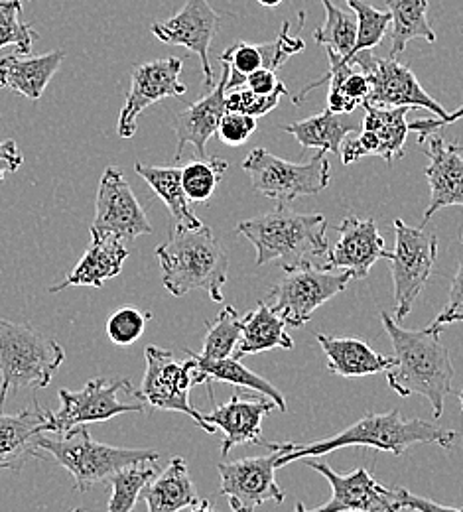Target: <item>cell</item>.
<instances>
[{
	"instance_id": "obj_1",
	"label": "cell",
	"mask_w": 463,
	"mask_h": 512,
	"mask_svg": "<svg viewBox=\"0 0 463 512\" xmlns=\"http://www.w3.org/2000/svg\"><path fill=\"white\" fill-rule=\"evenodd\" d=\"M381 321L393 341L397 359V365L387 371V383L402 398L424 396L432 406L434 418H442L444 400L456 377L450 351L440 339L444 327L430 323L418 331L404 329L387 312H381Z\"/></svg>"
},
{
	"instance_id": "obj_2",
	"label": "cell",
	"mask_w": 463,
	"mask_h": 512,
	"mask_svg": "<svg viewBox=\"0 0 463 512\" xmlns=\"http://www.w3.org/2000/svg\"><path fill=\"white\" fill-rule=\"evenodd\" d=\"M456 432L438 424L412 418L404 420L400 410L395 408L385 414H367L343 432L312 444H284V451L278 457V467L306 457H324L331 451L343 448H373L377 451H391L402 455L404 451L418 444H436L440 448L454 449Z\"/></svg>"
},
{
	"instance_id": "obj_3",
	"label": "cell",
	"mask_w": 463,
	"mask_h": 512,
	"mask_svg": "<svg viewBox=\"0 0 463 512\" xmlns=\"http://www.w3.org/2000/svg\"><path fill=\"white\" fill-rule=\"evenodd\" d=\"M162 270V286L176 298L194 290L205 292L213 302H223V286L229 274V255L203 223L198 229L174 225L164 245L156 249Z\"/></svg>"
},
{
	"instance_id": "obj_4",
	"label": "cell",
	"mask_w": 463,
	"mask_h": 512,
	"mask_svg": "<svg viewBox=\"0 0 463 512\" xmlns=\"http://www.w3.org/2000/svg\"><path fill=\"white\" fill-rule=\"evenodd\" d=\"M257 249V266L278 262L282 270L328 260V219L322 213H296L286 205L237 225Z\"/></svg>"
},
{
	"instance_id": "obj_5",
	"label": "cell",
	"mask_w": 463,
	"mask_h": 512,
	"mask_svg": "<svg viewBox=\"0 0 463 512\" xmlns=\"http://www.w3.org/2000/svg\"><path fill=\"white\" fill-rule=\"evenodd\" d=\"M66 361V349L26 323L0 316V408L10 392L46 388Z\"/></svg>"
},
{
	"instance_id": "obj_6",
	"label": "cell",
	"mask_w": 463,
	"mask_h": 512,
	"mask_svg": "<svg viewBox=\"0 0 463 512\" xmlns=\"http://www.w3.org/2000/svg\"><path fill=\"white\" fill-rule=\"evenodd\" d=\"M40 448L48 451L73 475L75 489L81 493H87L95 485L109 481L117 471L131 463L160 459V451L156 449L113 448L95 442L87 426H77L67 434H60V438H48L44 434Z\"/></svg>"
},
{
	"instance_id": "obj_7",
	"label": "cell",
	"mask_w": 463,
	"mask_h": 512,
	"mask_svg": "<svg viewBox=\"0 0 463 512\" xmlns=\"http://www.w3.org/2000/svg\"><path fill=\"white\" fill-rule=\"evenodd\" d=\"M257 192L278 205H288L300 197L324 192L330 186L331 166L326 152L316 154L310 162H288L266 148H255L243 162Z\"/></svg>"
},
{
	"instance_id": "obj_8",
	"label": "cell",
	"mask_w": 463,
	"mask_h": 512,
	"mask_svg": "<svg viewBox=\"0 0 463 512\" xmlns=\"http://www.w3.org/2000/svg\"><path fill=\"white\" fill-rule=\"evenodd\" d=\"M349 270L333 272L320 264H302L284 270V278L270 290V308L290 327H302L314 312L341 294L349 280Z\"/></svg>"
},
{
	"instance_id": "obj_9",
	"label": "cell",
	"mask_w": 463,
	"mask_h": 512,
	"mask_svg": "<svg viewBox=\"0 0 463 512\" xmlns=\"http://www.w3.org/2000/svg\"><path fill=\"white\" fill-rule=\"evenodd\" d=\"M146 371L140 386L133 390L134 396L146 406L154 410L182 412L190 416L201 430L207 434H215L203 414L198 412L190 402V390L194 386V363L188 357L180 363L172 351L148 345L146 351Z\"/></svg>"
},
{
	"instance_id": "obj_10",
	"label": "cell",
	"mask_w": 463,
	"mask_h": 512,
	"mask_svg": "<svg viewBox=\"0 0 463 512\" xmlns=\"http://www.w3.org/2000/svg\"><path fill=\"white\" fill-rule=\"evenodd\" d=\"M395 237L389 266L395 284L397 321H402L430 280L438 256V237L434 231H426L422 225L410 227L402 219H395Z\"/></svg>"
},
{
	"instance_id": "obj_11",
	"label": "cell",
	"mask_w": 463,
	"mask_h": 512,
	"mask_svg": "<svg viewBox=\"0 0 463 512\" xmlns=\"http://www.w3.org/2000/svg\"><path fill=\"white\" fill-rule=\"evenodd\" d=\"M270 453L245 457L237 461H221L217 465L221 477V493L235 512H251L265 503H284L286 493L276 483L278 457L284 444H268Z\"/></svg>"
},
{
	"instance_id": "obj_12",
	"label": "cell",
	"mask_w": 463,
	"mask_h": 512,
	"mask_svg": "<svg viewBox=\"0 0 463 512\" xmlns=\"http://www.w3.org/2000/svg\"><path fill=\"white\" fill-rule=\"evenodd\" d=\"M347 62L357 65L371 83L369 97L363 105L428 109L438 119H444L448 115L446 109L424 91L410 67L397 62V58H383L377 56L373 50H363L351 56Z\"/></svg>"
},
{
	"instance_id": "obj_13",
	"label": "cell",
	"mask_w": 463,
	"mask_h": 512,
	"mask_svg": "<svg viewBox=\"0 0 463 512\" xmlns=\"http://www.w3.org/2000/svg\"><path fill=\"white\" fill-rule=\"evenodd\" d=\"M150 233L152 225L125 174L117 168H107L97 188L91 237H117L131 243Z\"/></svg>"
},
{
	"instance_id": "obj_14",
	"label": "cell",
	"mask_w": 463,
	"mask_h": 512,
	"mask_svg": "<svg viewBox=\"0 0 463 512\" xmlns=\"http://www.w3.org/2000/svg\"><path fill=\"white\" fill-rule=\"evenodd\" d=\"M131 390L129 379L107 381L93 379L81 390H66L58 392L60 410L52 412L54 432L52 434H67L77 426H87L95 422H107L115 416L129 412H144L142 402H121L117 398L119 390Z\"/></svg>"
},
{
	"instance_id": "obj_15",
	"label": "cell",
	"mask_w": 463,
	"mask_h": 512,
	"mask_svg": "<svg viewBox=\"0 0 463 512\" xmlns=\"http://www.w3.org/2000/svg\"><path fill=\"white\" fill-rule=\"evenodd\" d=\"M306 465L322 473L331 487L330 501L312 512H398L397 487L381 485L365 467L339 475L318 457H306Z\"/></svg>"
},
{
	"instance_id": "obj_16",
	"label": "cell",
	"mask_w": 463,
	"mask_h": 512,
	"mask_svg": "<svg viewBox=\"0 0 463 512\" xmlns=\"http://www.w3.org/2000/svg\"><path fill=\"white\" fill-rule=\"evenodd\" d=\"M182 67L184 62L180 58L152 60L134 67L131 89L119 115L117 130L121 138H133L136 121L144 109L168 97H182L188 91V87L180 81Z\"/></svg>"
},
{
	"instance_id": "obj_17",
	"label": "cell",
	"mask_w": 463,
	"mask_h": 512,
	"mask_svg": "<svg viewBox=\"0 0 463 512\" xmlns=\"http://www.w3.org/2000/svg\"><path fill=\"white\" fill-rule=\"evenodd\" d=\"M219 24L221 18L207 0H186L184 8L176 16L164 22H156L152 26V34L162 44L184 46L194 52L201 60L203 85L211 89L215 87V77L209 64V48L219 30Z\"/></svg>"
},
{
	"instance_id": "obj_18",
	"label": "cell",
	"mask_w": 463,
	"mask_h": 512,
	"mask_svg": "<svg viewBox=\"0 0 463 512\" xmlns=\"http://www.w3.org/2000/svg\"><path fill=\"white\" fill-rule=\"evenodd\" d=\"M276 406L265 394L261 396H241L233 394L223 404H213V410L203 414V420L217 430L223 432L221 455L227 457L235 446L257 444L268 448L263 440V420Z\"/></svg>"
},
{
	"instance_id": "obj_19",
	"label": "cell",
	"mask_w": 463,
	"mask_h": 512,
	"mask_svg": "<svg viewBox=\"0 0 463 512\" xmlns=\"http://www.w3.org/2000/svg\"><path fill=\"white\" fill-rule=\"evenodd\" d=\"M48 432H54L52 412L36 398L18 414H4L0 408V471H20L40 457V440Z\"/></svg>"
},
{
	"instance_id": "obj_20",
	"label": "cell",
	"mask_w": 463,
	"mask_h": 512,
	"mask_svg": "<svg viewBox=\"0 0 463 512\" xmlns=\"http://www.w3.org/2000/svg\"><path fill=\"white\" fill-rule=\"evenodd\" d=\"M391 255L373 219L349 215L339 225V239L331 247L324 266L330 270H349L355 280H363L377 260H389Z\"/></svg>"
},
{
	"instance_id": "obj_21",
	"label": "cell",
	"mask_w": 463,
	"mask_h": 512,
	"mask_svg": "<svg viewBox=\"0 0 463 512\" xmlns=\"http://www.w3.org/2000/svg\"><path fill=\"white\" fill-rule=\"evenodd\" d=\"M304 48L306 44L302 38L290 36V22H284L278 36L268 44H249V42L233 44L219 56V62L229 71L227 91L245 87L247 77L257 69L266 67L276 71Z\"/></svg>"
},
{
	"instance_id": "obj_22",
	"label": "cell",
	"mask_w": 463,
	"mask_h": 512,
	"mask_svg": "<svg viewBox=\"0 0 463 512\" xmlns=\"http://www.w3.org/2000/svg\"><path fill=\"white\" fill-rule=\"evenodd\" d=\"M426 156L430 160L426 178L430 184V205L424 211L422 227L444 207H463V154L458 144H448L442 136L430 134Z\"/></svg>"
},
{
	"instance_id": "obj_23",
	"label": "cell",
	"mask_w": 463,
	"mask_h": 512,
	"mask_svg": "<svg viewBox=\"0 0 463 512\" xmlns=\"http://www.w3.org/2000/svg\"><path fill=\"white\" fill-rule=\"evenodd\" d=\"M227 79L229 71L223 67L221 81L201 97L194 105H190L186 111L178 113L174 117V134L178 138L176 144V162L182 158V152L188 144L196 146V154L199 158H205V146L211 136H217V128L227 113L225 97H227Z\"/></svg>"
},
{
	"instance_id": "obj_24",
	"label": "cell",
	"mask_w": 463,
	"mask_h": 512,
	"mask_svg": "<svg viewBox=\"0 0 463 512\" xmlns=\"http://www.w3.org/2000/svg\"><path fill=\"white\" fill-rule=\"evenodd\" d=\"M142 499L150 512L211 511V503L199 497L184 457H172L168 467L146 485Z\"/></svg>"
},
{
	"instance_id": "obj_25",
	"label": "cell",
	"mask_w": 463,
	"mask_h": 512,
	"mask_svg": "<svg viewBox=\"0 0 463 512\" xmlns=\"http://www.w3.org/2000/svg\"><path fill=\"white\" fill-rule=\"evenodd\" d=\"M127 258H129V249L125 247V241L117 237H91L89 249L79 258L75 268L60 284L50 286L48 292L58 294V292H64L69 286L103 288L107 280L121 274Z\"/></svg>"
},
{
	"instance_id": "obj_26",
	"label": "cell",
	"mask_w": 463,
	"mask_h": 512,
	"mask_svg": "<svg viewBox=\"0 0 463 512\" xmlns=\"http://www.w3.org/2000/svg\"><path fill=\"white\" fill-rule=\"evenodd\" d=\"M322 349L328 355V369L337 377H367L387 373L397 365L395 357H387L377 353L359 337H331L326 333H318Z\"/></svg>"
},
{
	"instance_id": "obj_27",
	"label": "cell",
	"mask_w": 463,
	"mask_h": 512,
	"mask_svg": "<svg viewBox=\"0 0 463 512\" xmlns=\"http://www.w3.org/2000/svg\"><path fill=\"white\" fill-rule=\"evenodd\" d=\"M64 58L62 50L34 58H20V54L4 56L0 58V89L20 93L30 101H40L52 77L64 64Z\"/></svg>"
},
{
	"instance_id": "obj_28",
	"label": "cell",
	"mask_w": 463,
	"mask_h": 512,
	"mask_svg": "<svg viewBox=\"0 0 463 512\" xmlns=\"http://www.w3.org/2000/svg\"><path fill=\"white\" fill-rule=\"evenodd\" d=\"M194 363V384H205L209 394L213 392L211 384L213 383H229L233 386H241V388H249L255 390L259 394H265L270 400L276 402L280 412H286V398L282 396V392L263 379L261 375L253 373L251 369H247L241 359L237 357H227L221 361H201L192 355H188Z\"/></svg>"
},
{
	"instance_id": "obj_29",
	"label": "cell",
	"mask_w": 463,
	"mask_h": 512,
	"mask_svg": "<svg viewBox=\"0 0 463 512\" xmlns=\"http://www.w3.org/2000/svg\"><path fill=\"white\" fill-rule=\"evenodd\" d=\"M241 341L233 353V357L243 359L247 355L265 353L270 349H292L294 341L286 331V321L282 320L270 304L259 302L253 312H249L243 320Z\"/></svg>"
},
{
	"instance_id": "obj_30",
	"label": "cell",
	"mask_w": 463,
	"mask_h": 512,
	"mask_svg": "<svg viewBox=\"0 0 463 512\" xmlns=\"http://www.w3.org/2000/svg\"><path fill=\"white\" fill-rule=\"evenodd\" d=\"M134 172L152 188L168 207L174 225H184L190 229H198L203 221L194 213L190 207V197L186 195L184 184H182V168L178 166H148V164H134Z\"/></svg>"
},
{
	"instance_id": "obj_31",
	"label": "cell",
	"mask_w": 463,
	"mask_h": 512,
	"mask_svg": "<svg viewBox=\"0 0 463 512\" xmlns=\"http://www.w3.org/2000/svg\"><path fill=\"white\" fill-rule=\"evenodd\" d=\"M282 128L290 132L304 150L318 148L320 152H333V154H341V146L347 134L359 130L355 123H347L343 115L333 113L330 109H326L316 117H310L292 125H284Z\"/></svg>"
},
{
	"instance_id": "obj_32",
	"label": "cell",
	"mask_w": 463,
	"mask_h": 512,
	"mask_svg": "<svg viewBox=\"0 0 463 512\" xmlns=\"http://www.w3.org/2000/svg\"><path fill=\"white\" fill-rule=\"evenodd\" d=\"M367 115L363 119V128L373 132L379 140V158H383L389 166L395 164L397 158L404 154V144L408 138L406 117L410 107H375L363 105Z\"/></svg>"
},
{
	"instance_id": "obj_33",
	"label": "cell",
	"mask_w": 463,
	"mask_h": 512,
	"mask_svg": "<svg viewBox=\"0 0 463 512\" xmlns=\"http://www.w3.org/2000/svg\"><path fill=\"white\" fill-rule=\"evenodd\" d=\"M387 8L393 16L391 22V58H397L408 42L422 38L426 42H436V32L432 30L426 10L428 0H387Z\"/></svg>"
},
{
	"instance_id": "obj_34",
	"label": "cell",
	"mask_w": 463,
	"mask_h": 512,
	"mask_svg": "<svg viewBox=\"0 0 463 512\" xmlns=\"http://www.w3.org/2000/svg\"><path fill=\"white\" fill-rule=\"evenodd\" d=\"M241 331H243V323L237 316V310L233 306H225L219 310L215 320L207 321L201 353L190 351V349H184V353L201 361H221V359L233 357L241 341Z\"/></svg>"
},
{
	"instance_id": "obj_35",
	"label": "cell",
	"mask_w": 463,
	"mask_h": 512,
	"mask_svg": "<svg viewBox=\"0 0 463 512\" xmlns=\"http://www.w3.org/2000/svg\"><path fill=\"white\" fill-rule=\"evenodd\" d=\"M158 475L156 469V459H146V461H136L121 471H117L109 483L113 487V495L109 501V512H131L138 499L142 497V491L146 485Z\"/></svg>"
},
{
	"instance_id": "obj_36",
	"label": "cell",
	"mask_w": 463,
	"mask_h": 512,
	"mask_svg": "<svg viewBox=\"0 0 463 512\" xmlns=\"http://www.w3.org/2000/svg\"><path fill=\"white\" fill-rule=\"evenodd\" d=\"M322 4L326 8V20L314 32V40L347 62L357 42V18L337 8L331 0H322Z\"/></svg>"
},
{
	"instance_id": "obj_37",
	"label": "cell",
	"mask_w": 463,
	"mask_h": 512,
	"mask_svg": "<svg viewBox=\"0 0 463 512\" xmlns=\"http://www.w3.org/2000/svg\"><path fill=\"white\" fill-rule=\"evenodd\" d=\"M229 162L223 158H199L188 162L182 168V184L190 201L207 203L217 190L223 174L227 172Z\"/></svg>"
},
{
	"instance_id": "obj_38",
	"label": "cell",
	"mask_w": 463,
	"mask_h": 512,
	"mask_svg": "<svg viewBox=\"0 0 463 512\" xmlns=\"http://www.w3.org/2000/svg\"><path fill=\"white\" fill-rule=\"evenodd\" d=\"M345 2L357 18V42L351 56L379 46L391 28V22H393L391 12L371 6L367 0H345Z\"/></svg>"
},
{
	"instance_id": "obj_39",
	"label": "cell",
	"mask_w": 463,
	"mask_h": 512,
	"mask_svg": "<svg viewBox=\"0 0 463 512\" xmlns=\"http://www.w3.org/2000/svg\"><path fill=\"white\" fill-rule=\"evenodd\" d=\"M36 40L38 34L22 20V2L0 0V48L14 46L16 54L26 56L32 52Z\"/></svg>"
},
{
	"instance_id": "obj_40",
	"label": "cell",
	"mask_w": 463,
	"mask_h": 512,
	"mask_svg": "<svg viewBox=\"0 0 463 512\" xmlns=\"http://www.w3.org/2000/svg\"><path fill=\"white\" fill-rule=\"evenodd\" d=\"M284 95H288L286 85H282L280 89H276L270 95H259V93L251 91L249 87L247 89L239 87V89L227 91L225 105H227V111H237V113H245V115L259 119V117L268 115L272 109H276Z\"/></svg>"
},
{
	"instance_id": "obj_41",
	"label": "cell",
	"mask_w": 463,
	"mask_h": 512,
	"mask_svg": "<svg viewBox=\"0 0 463 512\" xmlns=\"http://www.w3.org/2000/svg\"><path fill=\"white\" fill-rule=\"evenodd\" d=\"M150 318V314H142L134 306H123L107 320V337L115 345H133L144 333L146 321Z\"/></svg>"
},
{
	"instance_id": "obj_42",
	"label": "cell",
	"mask_w": 463,
	"mask_h": 512,
	"mask_svg": "<svg viewBox=\"0 0 463 512\" xmlns=\"http://www.w3.org/2000/svg\"><path fill=\"white\" fill-rule=\"evenodd\" d=\"M257 130V119L245 113L227 111L217 128V138L227 146H243Z\"/></svg>"
},
{
	"instance_id": "obj_43",
	"label": "cell",
	"mask_w": 463,
	"mask_h": 512,
	"mask_svg": "<svg viewBox=\"0 0 463 512\" xmlns=\"http://www.w3.org/2000/svg\"><path fill=\"white\" fill-rule=\"evenodd\" d=\"M463 241V235H462ZM463 321V256L460 262V268L452 280V288H450V298L444 306V310L438 314V318L432 321L440 327H448L452 323H462Z\"/></svg>"
},
{
	"instance_id": "obj_44",
	"label": "cell",
	"mask_w": 463,
	"mask_h": 512,
	"mask_svg": "<svg viewBox=\"0 0 463 512\" xmlns=\"http://www.w3.org/2000/svg\"><path fill=\"white\" fill-rule=\"evenodd\" d=\"M398 512L400 511H416V512H432V511H462L458 507H450V505H440L434 501H428L424 497H416L412 493H408L406 489L397 487Z\"/></svg>"
},
{
	"instance_id": "obj_45",
	"label": "cell",
	"mask_w": 463,
	"mask_h": 512,
	"mask_svg": "<svg viewBox=\"0 0 463 512\" xmlns=\"http://www.w3.org/2000/svg\"><path fill=\"white\" fill-rule=\"evenodd\" d=\"M462 119L463 107H460V109H456L454 113L446 115L444 119H420V121H414V123L408 125V130H410V132H418V134H420L418 140H420V142H426V138H428L430 134H436L440 128L446 127V125H454V123H458V121H462Z\"/></svg>"
},
{
	"instance_id": "obj_46",
	"label": "cell",
	"mask_w": 463,
	"mask_h": 512,
	"mask_svg": "<svg viewBox=\"0 0 463 512\" xmlns=\"http://www.w3.org/2000/svg\"><path fill=\"white\" fill-rule=\"evenodd\" d=\"M284 83L276 77V71L272 69H257L255 73H251L245 81V87H249L251 91L259 93V95H270L274 93L276 89H280Z\"/></svg>"
},
{
	"instance_id": "obj_47",
	"label": "cell",
	"mask_w": 463,
	"mask_h": 512,
	"mask_svg": "<svg viewBox=\"0 0 463 512\" xmlns=\"http://www.w3.org/2000/svg\"><path fill=\"white\" fill-rule=\"evenodd\" d=\"M24 158L14 140H0V182H4L6 174L18 172Z\"/></svg>"
},
{
	"instance_id": "obj_48",
	"label": "cell",
	"mask_w": 463,
	"mask_h": 512,
	"mask_svg": "<svg viewBox=\"0 0 463 512\" xmlns=\"http://www.w3.org/2000/svg\"><path fill=\"white\" fill-rule=\"evenodd\" d=\"M261 6H265V8H276L282 0H257Z\"/></svg>"
},
{
	"instance_id": "obj_49",
	"label": "cell",
	"mask_w": 463,
	"mask_h": 512,
	"mask_svg": "<svg viewBox=\"0 0 463 512\" xmlns=\"http://www.w3.org/2000/svg\"><path fill=\"white\" fill-rule=\"evenodd\" d=\"M458 396H460V404H462V414H463V388H462V392H460V394H458Z\"/></svg>"
},
{
	"instance_id": "obj_50",
	"label": "cell",
	"mask_w": 463,
	"mask_h": 512,
	"mask_svg": "<svg viewBox=\"0 0 463 512\" xmlns=\"http://www.w3.org/2000/svg\"><path fill=\"white\" fill-rule=\"evenodd\" d=\"M462 32H463V30H462Z\"/></svg>"
}]
</instances>
